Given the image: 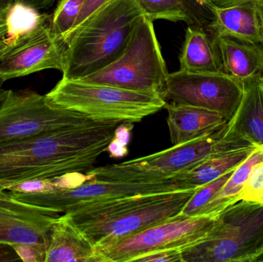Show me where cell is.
Instances as JSON below:
<instances>
[{
  "mask_svg": "<svg viewBox=\"0 0 263 262\" xmlns=\"http://www.w3.org/2000/svg\"><path fill=\"white\" fill-rule=\"evenodd\" d=\"M168 75L153 22L145 15L122 55L101 70L80 80L156 94L165 100Z\"/></svg>",
  "mask_w": 263,
  "mask_h": 262,
  "instance_id": "7",
  "label": "cell"
},
{
  "mask_svg": "<svg viewBox=\"0 0 263 262\" xmlns=\"http://www.w3.org/2000/svg\"><path fill=\"white\" fill-rule=\"evenodd\" d=\"M263 159V147H257L237 166L213 201L200 215H218L222 210L237 203L238 196L255 166Z\"/></svg>",
  "mask_w": 263,
  "mask_h": 262,
  "instance_id": "21",
  "label": "cell"
},
{
  "mask_svg": "<svg viewBox=\"0 0 263 262\" xmlns=\"http://www.w3.org/2000/svg\"><path fill=\"white\" fill-rule=\"evenodd\" d=\"M145 15L152 21L183 22L195 26L191 12L184 0H136Z\"/></svg>",
  "mask_w": 263,
  "mask_h": 262,
  "instance_id": "22",
  "label": "cell"
},
{
  "mask_svg": "<svg viewBox=\"0 0 263 262\" xmlns=\"http://www.w3.org/2000/svg\"><path fill=\"white\" fill-rule=\"evenodd\" d=\"M60 213L15 199L0 192V244L49 245L52 226Z\"/></svg>",
  "mask_w": 263,
  "mask_h": 262,
  "instance_id": "13",
  "label": "cell"
},
{
  "mask_svg": "<svg viewBox=\"0 0 263 262\" xmlns=\"http://www.w3.org/2000/svg\"><path fill=\"white\" fill-rule=\"evenodd\" d=\"M196 189L136 195L65 214L100 252L177 216Z\"/></svg>",
  "mask_w": 263,
  "mask_h": 262,
  "instance_id": "2",
  "label": "cell"
},
{
  "mask_svg": "<svg viewBox=\"0 0 263 262\" xmlns=\"http://www.w3.org/2000/svg\"><path fill=\"white\" fill-rule=\"evenodd\" d=\"M106 262L96 246L63 214L51 230L45 262Z\"/></svg>",
  "mask_w": 263,
  "mask_h": 262,
  "instance_id": "15",
  "label": "cell"
},
{
  "mask_svg": "<svg viewBox=\"0 0 263 262\" xmlns=\"http://www.w3.org/2000/svg\"><path fill=\"white\" fill-rule=\"evenodd\" d=\"M85 115L51 103L32 91H5L0 101V142L36 136L93 123Z\"/></svg>",
  "mask_w": 263,
  "mask_h": 262,
  "instance_id": "8",
  "label": "cell"
},
{
  "mask_svg": "<svg viewBox=\"0 0 263 262\" xmlns=\"http://www.w3.org/2000/svg\"><path fill=\"white\" fill-rule=\"evenodd\" d=\"M214 19L206 30L215 38L230 37L246 43H262L260 23L256 3L228 7L213 6Z\"/></svg>",
  "mask_w": 263,
  "mask_h": 262,
  "instance_id": "17",
  "label": "cell"
},
{
  "mask_svg": "<svg viewBox=\"0 0 263 262\" xmlns=\"http://www.w3.org/2000/svg\"><path fill=\"white\" fill-rule=\"evenodd\" d=\"M5 80L0 76V101H1L2 98H3V95H4L5 91L3 89H2V86H3V83H5Z\"/></svg>",
  "mask_w": 263,
  "mask_h": 262,
  "instance_id": "38",
  "label": "cell"
},
{
  "mask_svg": "<svg viewBox=\"0 0 263 262\" xmlns=\"http://www.w3.org/2000/svg\"><path fill=\"white\" fill-rule=\"evenodd\" d=\"M246 201L263 206V159L254 166L244 184L237 201Z\"/></svg>",
  "mask_w": 263,
  "mask_h": 262,
  "instance_id": "26",
  "label": "cell"
},
{
  "mask_svg": "<svg viewBox=\"0 0 263 262\" xmlns=\"http://www.w3.org/2000/svg\"><path fill=\"white\" fill-rule=\"evenodd\" d=\"M256 148L243 146L212 155L194 167L175 175L172 179L184 189H198L236 169Z\"/></svg>",
  "mask_w": 263,
  "mask_h": 262,
  "instance_id": "20",
  "label": "cell"
},
{
  "mask_svg": "<svg viewBox=\"0 0 263 262\" xmlns=\"http://www.w3.org/2000/svg\"><path fill=\"white\" fill-rule=\"evenodd\" d=\"M233 171L234 169L224 174L217 179L198 188L176 217L190 218L200 215L203 209L213 201V198L231 176Z\"/></svg>",
  "mask_w": 263,
  "mask_h": 262,
  "instance_id": "24",
  "label": "cell"
},
{
  "mask_svg": "<svg viewBox=\"0 0 263 262\" xmlns=\"http://www.w3.org/2000/svg\"><path fill=\"white\" fill-rule=\"evenodd\" d=\"M55 1L57 0H15L16 3H23L36 10L49 9L53 6Z\"/></svg>",
  "mask_w": 263,
  "mask_h": 262,
  "instance_id": "32",
  "label": "cell"
},
{
  "mask_svg": "<svg viewBox=\"0 0 263 262\" xmlns=\"http://www.w3.org/2000/svg\"><path fill=\"white\" fill-rule=\"evenodd\" d=\"M120 123L97 121L0 142V192L32 180L89 172Z\"/></svg>",
  "mask_w": 263,
  "mask_h": 262,
  "instance_id": "1",
  "label": "cell"
},
{
  "mask_svg": "<svg viewBox=\"0 0 263 262\" xmlns=\"http://www.w3.org/2000/svg\"><path fill=\"white\" fill-rule=\"evenodd\" d=\"M6 15L0 18V38L7 35V26H6Z\"/></svg>",
  "mask_w": 263,
  "mask_h": 262,
  "instance_id": "37",
  "label": "cell"
},
{
  "mask_svg": "<svg viewBox=\"0 0 263 262\" xmlns=\"http://www.w3.org/2000/svg\"><path fill=\"white\" fill-rule=\"evenodd\" d=\"M45 15L33 8L15 2L6 15V35L16 40L26 36L36 28Z\"/></svg>",
  "mask_w": 263,
  "mask_h": 262,
  "instance_id": "23",
  "label": "cell"
},
{
  "mask_svg": "<svg viewBox=\"0 0 263 262\" xmlns=\"http://www.w3.org/2000/svg\"><path fill=\"white\" fill-rule=\"evenodd\" d=\"M188 6L195 26L207 29L209 25L214 19L213 5L208 0H184Z\"/></svg>",
  "mask_w": 263,
  "mask_h": 262,
  "instance_id": "28",
  "label": "cell"
},
{
  "mask_svg": "<svg viewBox=\"0 0 263 262\" xmlns=\"http://www.w3.org/2000/svg\"><path fill=\"white\" fill-rule=\"evenodd\" d=\"M260 83H261V84H262V87H263V76H262V78H261Z\"/></svg>",
  "mask_w": 263,
  "mask_h": 262,
  "instance_id": "39",
  "label": "cell"
},
{
  "mask_svg": "<svg viewBox=\"0 0 263 262\" xmlns=\"http://www.w3.org/2000/svg\"><path fill=\"white\" fill-rule=\"evenodd\" d=\"M84 3L85 0H60L51 17L52 33L65 44Z\"/></svg>",
  "mask_w": 263,
  "mask_h": 262,
  "instance_id": "25",
  "label": "cell"
},
{
  "mask_svg": "<svg viewBox=\"0 0 263 262\" xmlns=\"http://www.w3.org/2000/svg\"><path fill=\"white\" fill-rule=\"evenodd\" d=\"M224 73L242 85L260 81L263 76V45L230 37L216 38Z\"/></svg>",
  "mask_w": 263,
  "mask_h": 262,
  "instance_id": "16",
  "label": "cell"
},
{
  "mask_svg": "<svg viewBox=\"0 0 263 262\" xmlns=\"http://www.w3.org/2000/svg\"><path fill=\"white\" fill-rule=\"evenodd\" d=\"M182 251L181 249L155 251L137 257L133 262H183Z\"/></svg>",
  "mask_w": 263,
  "mask_h": 262,
  "instance_id": "31",
  "label": "cell"
},
{
  "mask_svg": "<svg viewBox=\"0 0 263 262\" xmlns=\"http://www.w3.org/2000/svg\"><path fill=\"white\" fill-rule=\"evenodd\" d=\"M227 125L202 138L173 146L153 155L120 164L94 168L86 175L90 180L120 183H154L170 180L212 155L247 146V142L230 136Z\"/></svg>",
  "mask_w": 263,
  "mask_h": 262,
  "instance_id": "4",
  "label": "cell"
},
{
  "mask_svg": "<svg viewBox=\"0 0 263 262\" xmlns=\"http://www.w3.org/2000/svg\"><path fill=\"white\" fill-rule=\"evenodd\" d=\"M112 1V0H85L84 4L76 20L75 24L66 38V45L89 20Z\"/></svg>",
  "mask_w": 263,
  "mask_h": 262,
  "instance_id": "29",
  "label": "cell"
},
{
  "mask_svg": "<svg viewBox=\"0 0 263 262\" xmlns=\"http://www.w3.org/2000/svg\"><path fill=\"white\" fill-rule=\"evenodd\" d=\"M144 15L136 0H112L66 43L63 78L80 79L115 61Z\"/></svg>",
  "mask_w": 263,
  "mask_h": 262,
  "instance_id": "3",
  "label": "cell"
},
{
  "mask_svg": "<svg viewBox=\"0 0 263 262\" xmlns=\"http://www.w3.org/2000/svg\"><path fill=\"white\" fill-rule=\"evenodd\" d=\"M179 59L180 71L196 73L223 72L216 38L202 27L188 26Z\"/></svg>",
  "mask_w": 263,
  "mask_h": 262,
  "instance_id": "19",
  "label": "cell"
},
{
  "mask_svg": "<svg viewBox=\"0 0 263 262\" xmlns=\"http://www.w3.org/2000/svg\"><path fill=\"white\" fill-rule=\"evenodd\" d=\"M256 9H257L258 16H259V23H260L261 32H262L263 45V0H257L256 2Z\"/></svg>",
  "mask_w": 263,
  "mask_h": 262,
  "instance_id": "36",
  "label": "cell"
},
{
  "mask_svg": "<svg viewBox=\"0 0 263 262\" xmlns=\"http://www.w3.org/2000/svg\"><path fill=\"white\" fill-rule=\"evenodd\" d=\"M184 189L173 179L154 183H120L89 180L72 189L50 192L6 190L15 199L59 213H69L86 206L146 194Z\"/></svg>",
  "mask_w": 263,
  "mask_h": 262,
  "instance_id": "9",
  "label": "cell"
},
{
  "mask_svg": "<svg viewBox=\"0 0 263 262\" xmlns=\"http://www.w3.org/2000/svg\"><path fill=\"white\" fill-rule=\"evenodd\" d=\"M46 96L53 104L94 121L133 124L156 113L166 104L156 94L63 78Z\"/></svg>",
  "mask_w": 263,
  "mask_h": 262,
  "instance_id": "6",
  "label": "cell"
},
{
  "mask_svg": "<svg viewBox=\"0 0 263 262\" xmlns=\"http://www.w3.org/2000/svg\"><path fill=\"white\" fill-rule=\"evenodd\" d=\"M230 136L263 147V87L260 81L243 86L240 103L227 125Z\"/></svg>",
  "mask_w": 263,
  "mask_h": 262,
  "instance_id": "18",
  "label": "cell"
},
{
  "mask_svg": "<svg viewBox=\"0 0 263 262\" xmlns=\"http://www.w3.org/2000/svg\"><path fill=\"white\" fill-rule=\"evenodd\" d=\"M208 1L213 6L228 7V6H236V5L256 3L257 0H208Z\"/></svg>",
  "mask_w": 263,
  "mask_h": 262,
  "instance_id": "34",
  "label": "cell"
},
{
  "mask_svg": "<svg viewBox=\"0 0 263 262\" xmlns=\"http://www.w3.org/2000/svg\"><path fill=\"white\" fill-rule=\"evenodd\" d=\"M166 109L167 125L173 146L183 144L222 129L229 119L219 112L194 106L170 103Z\"/></svg>",
  "mask_w": 263,
  "mask_h": 262,
  "instance_id": "14",
  "label": "cell"
},
{
  "mask_svg": "<svg viewBox=\"0 0 263 262\" xmlns=\"http://www.w3.org/2000/svg\"><path fill=\"white\" fill-rule=\"evenodd\" d=\"M216 217H175L121 240L100 253L106 262H132L140 255L155 251L184 249L203 239Z\"/></svg>",
  "mask_w": 263,
  "mask_h": 262,
  "instance_id": "10",
  "label": "cell"
},
{
  "mask_svg": "<svg viewBox=\"0 0 263 262\" xmlns=\"http://www.w3.org/2000/svg\"><path fill=\"white\" fill-rule=\"evenodd\" d=\"M48 245L28 244L12 246L20 260L25 262H45Z\"/></svg>",
  "mask_w": 263,
  "mask_h": 262,
  "instance_id": "30",
  "label": "cell"
},
{
  "mask_svg": "<svg viewBox=\"0 0 263 262\" xmlns=\"http://www.w3.org/2000/svg\"><path fill=\"white\" fill-rule=\"evenodd\" d=\"M15 0H0V18L7 15Z\"/></svg>",
  "mask_w": 263,
  "mask_h": 262,
  "instance_id": "35",
  "label": "cell"
},
{
  "mask_svg": "<svg viewBox=\"0 0 263 262\" xmlns=\"http://www.w3.org/2000/svg\"><path fill=\"white\" fill-rule=\"evenodd\" d=\"M243 95V85L224 72L168 73L165 98L172 103L214 111L233 117Z\"/></svg>",
  "mask_w": 263,
  "mask_h": 262,
  "instance_id": "11",
  "label": "cell"
},
{
  "mask_svg": "<svg viewBox=\"0 0 263 262\" xmlns=\"http://www.w3.org/2000/svg\"><path fill=\"white\" fill-rule=\"evenodd\" d=\"M183 262L263 260V206L239 201L216 217L205 238L182 249Z\"/></svg>",
  "mask_w": 263,
  "mask_h": 262,
  "instance_id": "5",
  "label": "cell"
},
{
  "mask_svg": "<svg viewBox=\"0 0 263 262\" xmlns=\"http://www.w3.org/2000/svg\"><path fill=\"white\" fill-rule=\"evenodd\" d=\"M18 43V40L13 39L10 37L5 36L0 38V61L3 56Z\"/></svg>",
  "mask_w": 263,
  "mask_h": 262,
  "instance_id": "33",
  "label": "cell"
},
{
  "mask_svg": "<svg viewBox=\"0 0 263 262\" xmlns=\"http://www.w3.org/2000/svg\"><path fill=\"white\" fill-rule=\"evenodd\" d=\"M133 123H123L117 128L114 138L108 145L106 152L112 158H121L128 155V144L131 138Z\"/></svg>",
  "mask_w": 263,
  "mask_h": 262,
  "instance_id": "27",
  "label": "cell"
},
{
  "mask_svg": "<svg viewBox=\"0 0 263 262\" xmlns=\"http://www.w3.org/2000/svg\"><path fill=\"white\" fill-rule=\"evenodd\" d=\"M51 17L46 14L36 28L2 58L0 76L5 81L46 69L63 71L66 45L52 33Z\"/></svg>",
  "mask_w": 263,
  "mask_h": 262,
  "instance_id": "12",
  "label": "cell"
}]
</instances>
